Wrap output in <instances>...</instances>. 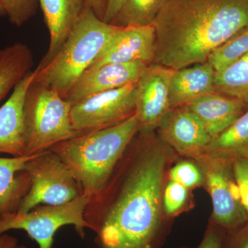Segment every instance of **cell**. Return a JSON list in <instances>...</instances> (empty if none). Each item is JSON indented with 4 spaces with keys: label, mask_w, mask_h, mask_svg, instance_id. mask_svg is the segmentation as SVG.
I'll use <instances>...</instances> for the list:
<instances>
[{
    "label": "cell",
    "mask_w": 248,
    "mask_h": 248,
    "mask_svg": "<svg viewBox=\"0 0 248 248\" xmlns=\"http://www.w3.org/2000/svg\"><path fill=\"white\" fill-rule=\"evenodd\" d=\"M89 202L83 194L63 205H40L28 213L8 214L0 217V234L11 230H22L40 248H51L55 233L68 225L74 226L78 234L84 237L85 229L89 228L85 218Z\"/></svg>",
    "instance_id": "obj_6"
},
{
    "label": "cell",
    "mask_w": 248,
    "mask_h": 248,
    "mask_svg": "<svg viewBox=\"0 0 248 248\" xmlns=\"http://www.w3.org/2000/svg\"><path fill=\"white\" fill-rule=\"evenodd\" d=\"M248 52V29L217 49L208 62L215 71L224 68Z\"/></svg>",
    "instance_id": "obj_24"
},
{
    "label": "cell",
    "mask_w": 248,
    "mask_h": 248,
    "mask_svg": "<svg viewBox=\"0 0 248 248\" xmlns=\"http://www.w3.org/2000/svg\"><path fill=\"white\" fill-rule=\"evenodd\" d=\"M187 107L213 140L239 118L248 106L239 99L215 92L199 98Z\"/></svg>",
    "instance_id": "obj_16"
},
{
    "label": "cell",
    "mask_w": 248,
    "mask_h": 248,
    "mask_svg": "<svg viewBox=\"0 0 248 248\" xmlns=\"http://www.w3.org/2000/svg\"><path fill=\"white\" fill-rule=\"evenodd\" d=\"M72 107L56 91L34 78L24 102L26 155L48 151L77 136L71 123Z\"/></svg>",
    "instance_id": "obj_5"
},
{
    "label": "cell",
    "mask_w": 248,
    "mask_h": 248,
    "mask_svg": "<svg viewBox=\"0 0 248 248\" xmlns=\"http://www.w3.org/2000/svg\"><path fill=\"white\" fill-rule=\"evenodd\" d=\"M149 64L143 62L110 63L85 72L70 90L65 99L72 106L98 93L138 82Z\"/></svg>",
    "instance_id": "obj_12"
},
{
    "label": "cell",
    "mask_w": 248,
    "mask_h": 248,
    "mask_svg": "<svg viewBox=\"0 0 248 248\" xmlns=\"http://www.w3.org/2000/svg\"><path fill=\"white\" fill-rule=\"evenodd\" d=\"M176 70L151 63L136 85V115L142 131H152L170 110L169 86Z\"/></svg>",
    "instance_id": "obj_11"
},
{
    "label": "cell",
    "mask_w": 248,
    "mask_h": 248,
    "mask_svg": "<svg viewBox=\"0 0 248 248\" xmlns=\"http://www.w3.org/2000/svg\"><path fill=\"white\" fill-rule=\"evenodd\" d=\"M155 48V31L153 25L121 27L88 71L110 63L140 61L151 65L154 60Z\"/></svg>",
    "instance_id": "obj_13"
},
{
    "label": "cell",
    "mask_w": 248,
    "mask_h": 248,
    "mask_svg": "<svg viewBox=\"0 0 248 248\" xmlns=\"http://www.w3.org/2000/svg\"><path fill=\"white\" fill-rule=\"evenodd\" d=\"M232 167L241 201L248 215V158L234 160Z\"/></svg>",
    "instance_id": "obj_27"
},
{
    "label": "cell",
    "mask_w": 248,
    "mask_h": 248,
    "mask_svg": "<svg viewBox=\"0 0 248 248\" xmlns=\"http://www.w3.org/2000/svg\"><path fill=\"white\" fill-rule=\"evenodd\" d=\"M203 174V187L213 203L211 223L223 231H232L248 223V215L233 171L232 161L201 156L194 160Z\"/></svg>",
    "instance_id": "obj_8"
},
{
    "label": "cell",
    "mask_w": 248,
    "mask_h": 248,
    "mask_svg": "<svg viewBox=\"0 0 248 248\" xmlns=\"http://www.w3.org/2000/svg\"><path fill=\"white\" fill-rule=\"evenodd\" d=\"M168 179L174 181L192 190L203 187V174L194 160L186 159L178 161L169 169Z\"/></svg>",
    "instance_id": "obj_25"
},
{
    "label": "cell",
    "mask_w": 248,
    "mask_h": 248,
    "mask_svg": "<svg viewBox=\"0 0 248 248\" xmlns=\"http://www.w3.org/2000/svg\"><path fill=\"white\" fill-rule=\"evenodd\" d=\"M223 230L210 222L202 242L197 248H223Z\"/></svg>",
    "instance_id": "obj_28"
},
{
    "label": "cell",
    "mask_w": 248,
    "mask_h": 248,
    "mask_svg": "<svg viewBox=\"0 0 248 248\" xmlns=\"http://www.w3.org/2000/svg\"><path fill=\"white\" fill-rule=\"evenodd\" d=\"M214 86L215 92L239 99L248 106V52L215 71Z\"/></svg>",
    "instance_id": "obj_21"
},
{
    "label": "cell",
    "mask_w": 248,
    "mask_h": 248,
    "mask_svg": "<svg viewBox=\"0 0 248 248\" xmlns=\"http://www.w3.org/2000/svg\"><path fill=\"white\" fill-rule=\"evenodd\" d=\"M231 232L228 239H223V248H248V223Z\"/></svg>",
    "instance_id": "obj_29"
},
{
    "label": "cell",
    "mask_w": 248,
    "mask_h": 248,
    "mask_svg": "<svg viewBox=\"0 0 248 248\" xmlns=\"http://www.w3.org/2000/svg\"><path fill=\"white\" fill-rule=\"evenodd\" d=\"M202 156L231 161L248 158V108L231 126L211 140Z\"/></svg>",
    "instance_id": "obj_20"
},
{
    "label": "cell",
    "mask_w": 248,
    "mask_h": 248,
    "mask_svg": "<svg viewBox=\"0 0 248 248\" xmlns=\"http://www.w3.org/2000/svg\"><path fill=\"white\" fill-rule=\"evenodd\" d=\"M88 6L92 10L99 19L104 21L105 16L108 0H86Z\"/></svg>",
    "instance_id": "obj_31"
},
{
    "label": "cell",
    "mask_w": 248,
    "mask_h": 248,
    "mask_svg": "<svg viewBox=\"0 0 248 248\" xmlns=\"http://www.w3.org/2000/svg\"><path fill=\"white\" fill-rule=\"evenodd\" d=\"M191 191L179 183L168 179L162 197L163 212L167 219L171 220L192 208Z\"/></svg>",
    "instance_id": "obj_23"
},
{
    "label": "cell",
    "mask_w": 248,
    "mask_h": 248,
    "mask_svg": "<svg viewBox=\"0 0 248 248\" xmlns=\"http://www.w3.org/2000/svg\"><path fill=\"white\" fill-rule=\"evenodd\" d=\"M140 130L136 114L123 122L78 135L51 148L68 166L89 200L97 197Z\"/></svg>",
    "instance_id": "obj_3"
},
{
    "label": "cell",
    "mask_w": 248,
    "mask_h": 248,
    "mask_svg": "<svg viewBox=\"0 0 248 248\" xmlns=\"http://www.w3.org/2000/svg\"><path fill=\"white\" fill-rule=\"evenodd\" d=\"M33 155L0 157V217L16 213L30 190L28 161Z\"/></svg>",
    "instance_id": "obj_18"
},
{
    "label": "cell",
    "mask_w": 248,
    "mask_h": 248,
    "mask_svg": "<svg viewBox=\"0 0 248 248\" xmlns=\"http://www.w3.org/2000/svg\"><path fill=\"white\" fill-rule=\"evenodd\" d=\"M26 170L31 187L17 213H28L40 205H63L83 195L73 173L50 149L34 155Z\"/></svg>",
    "instance_id": "obj_7"
},
{
    "label": "cell",
    "mask_w": 248,
    "mask_h": 248,
    "mask_svg": "<svg viewBox=\"0 0 248 248\" xmlns=\"http://www.w3.org/2000/svg\"><path fill=\"white\" fill-rule=\"evenodd\" d=\"M10 22L22 27L35 16L38 0H3Z\"/></svg>",
    "instance_id": "obj_26"
},
{
    "label": "cell",
    "mask_w": 248,
    "mask_h": 248,
    "mask_svg": "<svg viewBox=\"0 0 248 248\" xmlns=\"http://www.w3.org/2000/svg\"><path fill=\"white\" fill-rule=\"evenodd\" d=\"M168 0H125L120 13L110 23L120 27L153 25Z\"/></svg>",
    "instance_id": "obj_22"
},
{
    "label": "cell",
    "mask_w": 248,
    "mask_h": 248,
    "mask_svg": "<svg viewBox=\"0 0 248 248\" xmlns=\"http://www.w3.org/2000/svg\"><path fill=\"white\" fill-rule=\"evenodd\" d=\"M50 35L48 51L38 68L51 61L87 9L86 0H38Z\"/></svg>",
    "instance_id": "obj_15"
},
{
    "label": "cell",
    "mask_w": 248,
    "mask_h": 248,
    "mask_svg": "<svg viewBox=\"0 0 248 248\" xmlns=\"http://www.w3.org/2000/svg\"><path fill=\"white\" fill-rule=\"evenodd\" d=\"M35 76L31 71L14 88L0 108V154L25 156L24 108L28 89Z\"/></svg>",
    "instance_id": "obj_14"
},
{
    "label": "cell",
    "mask_w": 248,
    "mask_h": 248,
    "mask_svg": "<svg viewBox=\"0 0 248 248\" xmlns=\"http://www.w3.org/2000/svg\"><path fill=\"white\" fill-rule=\"evenodd\" d=\"M153 26V63L182 69L248 29V0H168Z\"/></svg>",
    "instance_id": "obj_2"
},
{
    "label": "cell",
    "mask_w": 248,
    "mask_h": 248,
    "mask_svg": "<svg viewBox=\"0 0 248 248\" xmlns=\"http://www.w3.org/2000/svg\"><path fill=\"white\" fill-rule=\"evenodd\" d=\"M155 131L178 156L195 160L203 155L212 138L201 121L187 106L166 112Z\"/></svg>",
    "instance_id": "obj_10"
},
{
    "label": "cell",
    "mask_w": 248,
    "mask_h": 248,
    "mask_svg": "<svg viewBox=\"0 0 248 248\" xmlns=\"http://www.w3.org/2000/svg\"><path fill=\"white\" fill-rule=\"evenodd\" d=\"M34 56L25 44L16 42L0 50V102L32 71Z\"/></svg>",
    "instance_id": "obj_19"
},
{
    "label": "cell",
    "mask_w": 248,
    "mask_h": 248,
    "mask_svg": "<svg viewBox=\"0 0 248 248\" xmlns=\"http://www.w3.org/2000/svg\"><path fill=\"white\" fill-rule=\"evenodd\" d=\"M121 27L104 22L88 7L55 58L35 70V81L66 98L80 77L89 70Z\"/></svg>",
    "instance_id": "obj_4"
},
{
    "label": "cell",
    "mask_w": 248,
    "mask_h": 248,
    "mask_svg": "<svg viewBox=\"0 0 248 248\" xmlns=\"http://www.w3.org/2000/svg\"><path fill=\"white\" fill-rule=\"evenodd\" d=\"M0 248H28L18 242L17 238L4 233L0 234Z\"/></svg>",
    "instance_id": "obj_32"
},
{
    "label": "cell",
    "mask_w": 248,
    "mask_h": 248,
    "mask_svg": "<svg viewBox=\"0 0 248 248\" xmlns=\"http://www.w3.org/2000/svg\"><path fill=\"white\" fill-rule=\"evenodd\" d=\"M125 0H108L107 11L104 18V22L110 23L120 13L125 4Z\"/></svg>",
    "instance_id": "obj_30"
},
{
    "label": "cell",
    "mask_w": 248,
    "mask_h": 248,
    "mask_svg": "<svg viewBox=\"0 0 248 248\" xmlns=\"http://www.w3.org/2000/svg\"><path fill=\"white\" fill-rule=\"evenodd\" d=\"M2 16H7V13L5 9L3 0H0V17H2Z\"/></svg>",
    "instance_id": "obj_33"
},
{
    "label": "cell",
    "mask_w": 248,
    "mask_h": 248,
    "mask_svg": "<svg viewBox=\"0 0 248 248\" xmlns=\"http://www.w3.org/2000/svg\"><path fill=\"white\" fill-rule=\"evenodd\" d=\"M177 155L156 131L140 130L85 218L99 248H160L169 219L163 192Z\"/></svg>",
    "instance_id": "obj_1"
},
{
    "label": "cell",
    "mask_w": 248,
    "mask_h": 248,
    "mask_svg": "<svg viewBox=\"0 0 248 248\" xmlns=\"http://www.w3.org/2000/svg\"><path fill=\"white\" fill-rule=\"evenodd\" d=\"M137 83L98 93L73 105L71 123L77 136L113 126L135 115Z\"/></svg>",
    "instance_id": "obj_9"
},
{
    "label": "cell",
    "mask_w": 248,
    "mask_h": 248,
    "mask_svg": "<svg viewBox=\"0 0 248 248\" xmlns=\"http://www.w3.org/2000/svg\"><path fill=\"white\" fill-rule=\"evenodd\" d=\"M215 70L208 62L176 70L169 86V107L187 106L199 98L215 93Z\"/></svg>",
    "instance_id": "obj_17"
}]
</instances>
